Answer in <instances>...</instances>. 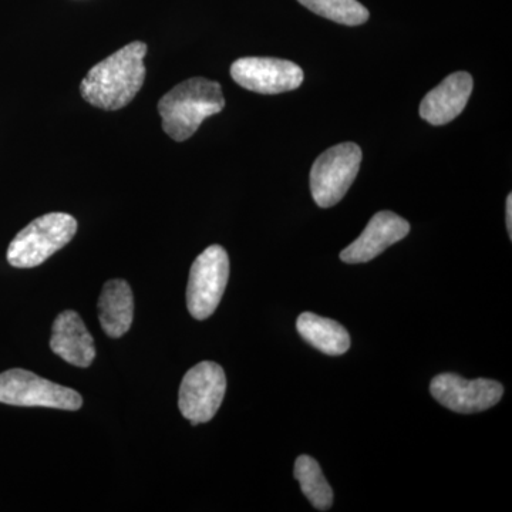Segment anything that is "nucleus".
Returning <instances> with one entry per match:
<instances>
[{"instance_id":"1","label":"nucleus","mask_w":512,"mask_h":512,"mask_svg":"<svg viewBox=\"0 0 512 512\" xmlns=\"http://www.w3.org/2000/svg\"><path fill=\"white\" fill-rule=\"evenodd\" d=\"M147 45L133 42L101 60L80 83V93L97 109L114 111L128 106L146 80Z\"/></svg>"},{"instance_id":"2","label":"nucleus","mask_w":512,"mask_h":512,"mask_svg":"<svg viewBox=\"0 0 512 512\" xmlns=\"http://www.w3.org/2000/svg\"><path fill=\"white\" fill-rule=\"evenodd\" d=\"M225 107L220 83L194 77L175 86L158 101L163 130L175 141L194 136L202 121Z\"/></svg>"},{"instance_id":"3","label":"nucleus","mask_w":512,"mask_h":512,"mask_svg":"<svg viewBox=\"0 0 512 512\" xmlns=\"http://www.w3.org/2000/svg\"><path fill=\"white\" fill-rule=\"evenodd\" d=\"M77 232V221L64 212H52L30 222L10 242L8 262L15 268H35L66 247Z\"/></svg>"},{"instance_id":"4","label":"nucleus","mask_w":512,"mask_h":512,"mask_svg":"<svg viewBox=\"0 0 512 512\" xmlns=\"http://www.w3.org/2000/svg\"><path fill=\"white\" fill-rule=\"evenodd\" d=\"M362 150L355 143H342L320 154L311 170L313 200L330 208L348 194L359 174Z\"/></svg>"},{"instance_id":"5","label":"nucleus","mask_w":512,"mask_h":512,"mask_svg":"<svg viewBox=\"0 0 512 512\" xmlns=\"http://www.w3.org/2000/svg\"><path fill=\"white\" fill-rule=\"evenodd\" d=\"M0 403L74 412L83 406V399L76 390L50 382L29 370L10 369L0 375Z\"/></svg>"},{"instance_id":"6","label":"nucleus","mask_w":512,"mask_h":512,"mask_svg":"<svg viewBox=\"0 0 512 512\" xmlns=\"http://www.w3.org/2000/svg\"><path fill=\"white\" fill-rule=\"evenodd\" d=\"M229 278V258L220 245H211L191 266L187 308L192 318L204 320L217 311Z\"/></svg>"},{"instance_id":"7","label":"nucleus","mask_w":512,"mask_h":512,"mask_svg":"<svg viewBox=\"0 0 512 512\" xmlns=\"http://www.w3.org/2000/svg\"><path fill=\"white\" fill-rule=\"evenodd\" d=\"M225 392L227 377L224 369L214 362H201L184 376L178 407L192 426L208 423L220 410Z\"/></svg>"},{"instance_id":"8","label":"nucleus","mask_w":512,"mask_h":512,"mask_svg":"<svg viewBox=\"0 0 512 512\" xmlns=\"http://www.w3.org/2000/svg\"><path fill=\"white\" fill-rule=\"evenodd\" d=\"M430 393L451 412L473 414L500 403L504 387L495 380H467L454 373H443L431 380Z\"/></svg>"},{"instance_id":"9","label":"nucleus","mask_w":512,"mask_h":512,"mask_svg":"<svg viewBox=\"0 0 512 512\" xmlns=\"http://www.w3.org/2000/svg\"><path fill=\"white\" fill-rule=\"evenodd\" d=\"M231 77L244 89L259 94L292 92L303 83L298 64L274 57H242L231 66Z\"/></svg>"},{"instance_id":"10","label":"nucleus","mask_w":512,"mask_h":512,"mask_svg":"<svg viewBox=\"0 0 512 512\" xmlns=\"http://www.w3.org/2000/svg\"><path fill=\"white\" fill-rule=\"evenodd\" d=\"M410 232V224L392 211L377 212L365 231L348 248L343 249L340 259L346 264H365L382 254Z\"/></svg>"},{"instance_id":"11","label":"nucleus","mask_w":512,"mask_h":512,"mask_svg":"<svg viewBox=\"0 0 512 512\" xmlns=\"http://www.w3.org/2000/svg\"><path fill=\"white\" fill-rule=\"evenodd\" d=\"M473 77L467 72L450 74L420 104V117L433 126H444L466 109L473 93Z\"/></svg>"},{"instance_id":"12","label":"nucleus","mask_w":512,"mask_h":512,"mask_svg":"<svg viewBox=\"0 0 512 512\" xmlns=\"http://www.w3.org/2000/svg\"><path fill=\"white\" fill-rule=\"evenodd\" d=\"M50 348L70 365L89 367L96 357L94 339L79 313L64 311L57 316L52 328Z\"/></svg>"},{"instance_id":"13","label":"nucleus","mask_w":512,"mask_h":512,"mask_svg":"<svg viewBox=\"0 0 512 512\" xmlns=\"http://www.w3.org/2000/svg\"><path fill=\"white\" fill-rule=\"evenodd\" d=\"M101 328L110 338H121L131 328L134 318V296L123 279H111L103 286L97 303Z\"/></svg>"},{"instance_id":"14","label":"nucleus","mask_w":512,"mask_h":512,"mask_svg":"<svg viewBox=\"0 0 512 512\" xmlns=\"http://www.w3.org/2000/svg\"><path fill=\"white\" fill-rule=\"evenodd\" d=\"M296 328L305 342L325 355H345L350 349L349 332L336 320L305 312L299 316Z\"/></svg>"},{"instance_id":"15","label":"nucleus","mask_w":512,"mask_h":512,"mask_svg":"<svg viewBox=\"0 0 512 512\" xmlns=\"http://www.w3.org/2000/svg\"><path fill=\"white\" fill-rule=\"evenodd\" d=\"M293 471L302 493L311 501L313 507L319 511H329L333 505V490L323 476L318 461L309 456L298 457Z\"/></svg>"},{"instance_id":"16","label":"nucleus","mask_w":512,"mask_h":512,"mask_svg":"<svg viewBox=\"0 0 512 512\" xmlns=\"http://www.w3.org/2000/svg\"><path fill=\"white\" fill-rule=\"evenodd\" d=\"M302 6L322 16L346 26H359L369 19V10L357 0H298Z\"/></svg>"},{"instance_id":"17","label":"nucleus","mask_w":512,"mask_h":512,"mask_svg":"<svg viewBox=\"0 0 512 512\" xmlns=\"http://www.w3.org/2000/svg\"><path fill=\"white\" fill-rule=\"evenodd\" d=\"M507 229L510 238H512V195L507 198Z\"/></svg>"}]
</instances>
